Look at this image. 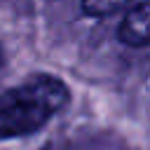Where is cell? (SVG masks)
<instances>
[{
  "instance_id": "277c9868",
  "label": "cell",
  "mask_w": 150,
  "mask_h": 150,
  "mask_svg": "<svg viewBox=\"0 0 150 150\" xmlns=\"http://www.w3.org/2000/svg\"><path fill=\"white\" fill-rule=\"evenodd\" d=\"M2 59H5V52H2V45H0V66H2Z\"/></svg>"
},
{
  "instance_id": "6da1fadb",
  "label": "cell",
  "mask_w": 150,
  "mask_h": 150,
  "mask_svg": "<svg viewBox=\"0 0 150 150\" xmlns=\"http://www.w3.org/2000/svg\"><path fill=\"white\" fill-rule=\"evenodd\" d=\"M68 101V84L47 73H38L16 87L0 91V141L35 134L56 117Z\"/></svg>"
},
{
  "instance_id": "3957f363",
  "label": "cell",
  "mask_w": 150,
  "mask_h": 150,
  "mask_svg": "<svg viewBox=\"0 0 150 150\" xmlns=\"http://www.w3.org/2000/svg\"><path fill=\"white\" fill-rule=\"evenodd\" d=\"M127 0H82V12L89 16H108L124 7Z\"/></svg>"
},
{
  "instance_id": "7a4b0ae2",
  "label": "cell",
  "mask_w": 150,
  "mask_h": 150,
  "mask_svg": "<svg viewBox=\"0 0 150 150\" xmlns=\"http://www.w3.org/2000/svg\"><path fill=\"white\" fill-rule=\"evenodd\" d=\"M120 42L129 45V47H145L150 45V0H143L138 5H134L117 30Z\"/></svg>"
}]
</instances>
